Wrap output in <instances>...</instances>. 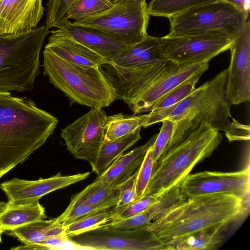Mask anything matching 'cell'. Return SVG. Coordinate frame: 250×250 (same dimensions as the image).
I'll return each instance as SVG.
<instances>
[{
	"label": "cell",
	"mask_w": 250,
	"mask_h": 250,
	"mask_svg": "<svg viewBox=\"0 0 250 250\" xmlns=\"http://www.w3.org/2000/svg\"><path fill=\"white\" fill-rule=\"evenodd\" d=\"M58 123L32 100L0 91V179L43 145Z\"/></svg>",
	"instance_id": "obj_1"
},
{
	"label": "cell",
	"mask_w": 250,
	"mask_h": 250,
	"mask_svg": "<svg viewBox=\"0 0 250 250\" xmlns=\"http://www.w3.org/2000/svg\"><path fill=\"white\" fill-rule=\"evenodd\" d=\"M249 206L250 196H197L175 206L152 221L148 228L165 242L213 228L224 229L246 215Z\"/></svg>",
	"instance_id": "obj_2"
},
{
	"label": "cell",
	"mask_w": 250,
	"mask_h": 250,
	"mask_svg": "<svg viewBox=\"0 0 250 250\" xmlns=\"http://www.w3.org/2000/svg\"><path fill=\"white\" fill-rule=\"evenodd\" d=\"M227 83L225 69L173 107L165 119L176 123L168 151L183 142L204 122L224 131L226 137L229 134L233 122L229 120L231 104L227 94Z\"/></svg>",
	"instance_id": "obj_3"
},
{
	"label": "cell",
	"mask_w": 250,
	"mask_h": 250,
	"mask_svg": "<svg viewBox=\"0 0 250 250\" xmlns=\"http://www.w3.org/2000/svg\"><path fill=\"white\" fill-rule=\"evenodd\" d=\"M43 56L44 74L65 94L71 104L102 108L116 100L115 90L100 66L75 63L46 48Z\"/></svg>",
	"instance_id": "obj_4"
},
{
	"label": "cell",
	"mask_w": 250,
	"mask_h": 250,
	"mask_svg": "<svg viewBox=\"0 0 250 250\" xmlns=\"http://www.w3.org/2000/svg\"><path fill=\"white\" fill-rule=\"evenodd\" d=\"M222 140L218 129L207 122L201 123L183 142L154 163L145 195L158 196L180 185L197 164L212 154Z\"/></svg>",
	"instance_id": "obj_5"
},
{
	"label": "cell",
	"mask_w": 250,
	"mask_h": 250,
	"mask_svg": "<svg viewBox=\"0 0 250 250\" xmlns=\"http://www.w3.org/2000/svg\"><path fill=\"white\" fill-rule=\"evenodd\" d=\"M49 28L43 25L18 34L0 33V91H31L40 73V53Z\"/></svg>",
	"instance_id": "obj_6"
},
{
	"label": "cell",
	"mask_w": 250,
	"mask_h": 250,
	"mask_svg": "<svg viewBox=\"0 0 250 250\" xmlns=\"http://www.w3.org/2000/svg\"><path fill=\"white\" fill-rule=\"evenodd\" d=\"M248 15L223 0L191 8L169 18V34L175 36L224 34L234 39Z\"/></svg>",
	"instance_id": "obj_7"
},
{
	"label": "cell",
	"mask_w": 250,
	"mask_h": 250,
	"mask_svg": "<svg viewBox=\"0 0 250 250\" xmlns=\"http://www.w3.org/2000/svg\"><path fill=\"white\" fill-rule=\"evenodd\" d=\"M149 18L146 0H126L72 23L100 31L129 46L141 42L148 35Z\"/></svg>",
	"instance_id": "obj_8"
},
{
	"label": "cell",
	"mask_w": 250,
	"mask_h": 250,
	"mask_svg": "<svg viewBox=\"0 0 250 250\" xmlns=\"http://www.w3.org/2000/svg\"><path fill=\"white\" fill-rule=\"evenodd\" d=\"M158 37L147 35L127 47L110 63L100 66L115 90L116 100L124 101L142 76L153 65L166 60Z\"/></svg>",
	"instance_id": "obj_9"
},
{
	"label": "cell",
	"mask_w": 250,
	"mask_h": 250,
	"mask_svg": "<svg viewBox=\"0 0 250 250\" xmlns=\"http://www.w3.org/2000/svg\"><path fill=\"white\" fill-rule=\"evenodd\" d=\"M164 58L177 64L208 62L230 48L233 39L223 34L175 36L168 34L158 37Z\"/></svg>",
	"instance_id": "obj_10"
},
{
	"label": "cell",
	"mask_w": 250,
	"mask_h": 250,
	"mask_svg": "<svg viewBox=\"0 0 250 250\" xmlns=\"http://www.w3.org/2000/svg\"><path fill=\"white\" fill-rule=\"evenodd\" d=\"M89 250H165L166 245L148 227L117 229L108 224L69 237Z\"/></svg>",
	"instance_id": "obj_11"
},
{
	"label": "cell",
	"mask_w": 250,
	"mask_h": 250,
	"mask_svg": "<svg viewBox=\"0 0 250 250\" xmlns=\"http://www.w3.org/2000/svg\"><path fill=\"white\" fill-rule=\"evenodd\" d=\"M107 115L101 108L90 110L62 130L61 136L67 150L77 159L91 165L104 139Z\"/></svg>",
	"instance_id": "obj_12"
},
{
	"label": "cell",
	"mask_w": 250,
	"mask_h": 250,
	"mask_svg": "<svg viewBox=\"0 0 250 250\" xmlns=\"http://www.w3.org/2000/svg\"><path fill=\"white\" fill-rule=\"evenodd\" d=\"M180 188L186 199L214 194L233 195L245 199L250 196V167L232 172L205 171L189 174L181 182Z\"/></svg>",
	"instance_id": "obj_13"
},
{
	"label": "cell",
	"mask_w": 250,
	"mask_h": 250,
	"mask_svg": "<svg viewBox=\"0 0 250 250\" xmlns=\"http://www.w3.org/2000/svg\"><path fill=\"white\" fill-rule=\"evenodd\" d=\"M227 69V94L231 105L250 100V20L233 40Z\"/></svg>",
	"instance_id": "obj_14"
},
{
	"label": "cell",
	"mask_w": 250,
	"mask_h": 250,
	"mask_svg": "<svg viewBox=\"0 0 250 250\" xmlns=\"http://www.w3.org/2000/svg\"><path fill=\"white\" fill-rule=\"evenodd\" d=\"M208 68V62L177 64L144 89L128 104L134 115L150 111L153 105L171 90L186 81L201 75Z\"/></svg>",
	"instance_id": "obj_15"
},
{
	"label": "cell",
	"mask_w": 250,
	"mask_h": 250,
	"mask_svg": "<svg viewBox=\"0 0 250 250\" xmlns=\"http://www.w3.org/2000/svg\"><path fill=\"white\" fill-rule=\"evenodd\" d=\"M90 172L71 175H62L59 172L51 177L37 180H26L14 178L0 184L8 202L13 204H25L39 201L43 196L86 179Z\"/></svg>",
	"instance_id": "obj_16"
},
{
	"label": "cell",
	"mask_w": 250,
	"mask_h": 250,
	"mask_svg": "<svg viewBox=\"0 0 250 250\" xmlns=\"http://www.w3.org/2000/svg\"><path fill=\"white\" fill-rule=\"evenodd\" d=\"M44 11L42 0H0V33L30 31L36 28Z\"/></svg>",
	"instance_id": "obj_17"
},
{
	"label": "cell",
	"mask_w": 250,
	"mask_h": 250,
	"mask_svg": "<svg viewBox=\"0 0 250 250\" xmlns=\"http://www.w3.org/2000/svg\"><path fill=\"white\" fill-rule=\"evenodd\" d=\"M58 29L102 56L108 63L112 62L128 46L97 30L75 25L69 20Z\"/></svg>",
	"instance_id": "obj_18"
},
{
	"label": "cell",
	"mask_w": 250,
	"mask_h": 250,
	"mask_svg": "<svg viewBox=\"0 0 250 250\" xmlns=\"http://www.w3.org/2000/svg\"><path fill=\"white\" fill-rule=\"evenodd\" d=\"M45 48L59 56L79 64L97 66L108 62L102 56L59 29L50 32Z\"/></svg>",
	"instance_id": "obj_19"
},
{
	"label": "cell",
	"mask_w": 250,
	"mask_h": 250,
	"mask_svg": "<svg viewBox=\"0 0 250 250\" xmlns=\"http://www.w3.org/2000/svg\"><path fill=\"white\" fill-rule=\"evenodd\" d=\"M157 134L145 145L119 156L97 179L115 187L128 179L141 165L146 152L153 145Z\"/></svg>",
	"instance_id": "obj_20"
},
{
	"label": "cell",
	"mask_w": 250,
	"mask_h": 250,
	"mask_svg": "<svg viewBox=\"0 0 250 250\" xmlns=\"http://www.w3.org/2000/svg\"><path fill=\"white\" fill-rule=\"evenodd\" d=\"M46 217L39 201L25 204L0 203V229L3 232Z\"/></svg>",
	"instance_id": "obj_21"
},
{
	"label": "cell",
	"mask_w": 250,
	"mask_h": 250,
	"mask_svg": "<svg viewBox=\"0 0 250 250\" xmlns=\"http://www.w3.org/2000/svg\"><path fill=\"white\" fill-rule=\"evenodd\" d=\"M200 77L197 76L186 81L156 102L151 107L143 127H147L165 119L176 104L196 89L195 86Z\"/></svg>",
	"instance_id": "obj_22"
},
{
	"label": "cell",
	"mask_w": 250,
	"mask_h": 250,
	"mask_svg": "<svg viewBox=\"0 0 250 250\" xmlns=\"http://www.w3.org/2000/svg\"><path fill=\"white\" fill-rule=\"evenodd\" d=\"M141 128L126 136L112 141L104 139L94 161L90 165L98 176L125 151L141 139Z\"/></svg>",
	"instance_id": "obj_23"
},
{
	"label": "cell",
	"mask_w": 250,
	"mask_h": 250,
	"mask_svg": "<svg viewBox=\"0 0 250 250\" xmlns=\"http://www.w3.org/2000/svg\"><path fill=\"white\" fill-rule=\"evenodd\" d=\"M222 229L213 228L163 243L168 250H214L224 240Z\"/></svg>",
	"instance_id": "obj_24"
},
{
	"label": "cell",
	"mask_w": 250,
	"mask_h": 250,
	"mask_svg": "<svg viewBox=\"0 0 250 250\" xmlns=\"http://www.w3.org/2000/svg\"><path fill=\"white\" fill-rule=\"evenodd\" d=\"M148 117V114L128 115L122 113L107 116L104 139L112 141L128 135L144 127Z\"/></svg>",
	"instance_id": "obj_25"
},
{
	"label": "cell",
	"mask_w": 250,
	"mask_h": 250,
	"mask_svg": "<svg viewBox=\"0 0 250 250\" xmlns=\"http://www.w3.org/2000/svg\"><path fill=\"white\" fill-rule=\"evenodd\" d=\"M77 195L87 203L107 208L114 207L119 200V190L97 179Z\"/></svg>",
	"instance_id": "obj_26"
},
{
	"label": "cell",
	"mask_w": 250,
	"mask_h": 250,
	"mask_svg": "<svg viewBox=\"0 0 250 250\" xmlns=\"http://www.w3.org/2000/svg\"><path fill=\"white\" fill-rule=\"evenodd\" d=\"M221 0H151L147 4L150 16L169 18L186 10Z\"/></svg>",
	"instance_id": "obj_27"
},
{
	"label": "cell",
	"mask_w": 250,
	"mask_h": 250,
	"mask_svg": "<svg viewBox=\"0 0 250 250\" xmlns=\"http://www.w3.org/2000/svg\"><path fill=\"white\" fill-rule=\"evenodd\" d=\"M114 213L112 208L88 215L64 226V232L71 237L94 229L112 222Z\"/></svg>",
	"instance_id": "obj_28"
},
{
	"label": "cell",
	"mask_w": 250,
	"mask_h": 250,
	"mask_svg": "<svg viewBox=\"0 0 250 250\" xmlns=\"http://www.w3.org/2000/svg\"><path fill=\"white\" fill-rule=\"evenodd\" d=\"M55 219L33 222L8 231V234L17 238L24 245L34 244L48 237V231Z\"/></svg>",
	"instance_id": "obj_29"
},
{
	"label": "cell",
	"mask_w": 250,
	"mask_h": 250,
	"mask_svg": "<svg viewBox=\"0 0 250 250\" xmlns=\"http://www.w3.org/2000/svg\"><path fill=\"white\" fill-rule=\"evenodd\" d=\"M109 209L91 205L81 198L77 194L72 197L67 208L61 215L56 218V220L64 227L88 215Z\"/></svg>",
	"instance_id": "obj_30"
},
{
	"label": "cell",
	"mask_w": 250,
	"mask_h": 250,
	"mask_svg": "<svg viewBox=\"0 0 250 250\" xmlns=\"http://www.w3.org/2000/svg\"><path fill=\"white\" fill-rule=\"evenodd\" d=\"M113 4L110 0H76L67 10L64 20L80 21L101 13Z\"/></svg>",
	"instance_id": "obj_31"
},
{
	"label": "cell",
	"mask_w": 250,
	"mask_h": 250,
	"mask_svg": "<svg viewBox=\"0 0 250 250\" xmlns=\"http://www.w3.org/2000/svg\"><path fill=\"white\" fill-rule=\"evenodd\" d=\"M14 250H89L75 242L65 233L49 237L38 243L13 248Z\"/></svg>",
	"instance_id": "obj_32"
},
{
	"label": "cell",
	"mask_w": 250,
	"mask_h": 250,
	"mask_svg": "<svg viewBox=\"0 0 250 250\" xmlns=\"http://www.w3.org/2000/svg\"><path fill=\"white\" fill-rule=\"evenodd\" d=\"M152 146V155L154 163L158 161L167 152L174 131L175 122L165 119Z\"/></svg>",
	"instance_id": "obj_33"
},
{
	"label": "cell",
	"mask_w": 250,
	"mask_h": 250,
	"mask_svg": "<svg viewBox=\"0 0 250 250\" xmlns=\"http://www.w3.org/2000/svg\"><path fill=\"white\" fill-rule=\"evenodd\" d=\"M76 0H48L46 3L45 25L59 28L65 21V15Z\"/></svg>",
	"instance_id": "obj_34"
},
{
	"label": "cell",
	"mask_w": 250,
	"mask_h": 250,
	"mask_svg": "<svg viewBox=\"0 0 250 250\" xmlns=\"http://www.w3.org/2000/svg\"><path fill=\"white\" fill-rule=\"evenodd\" d=\"M152 146L146 153L139 168L136 178L135 190L137 196L139 199L145 195L152 175L154 165L152 155Z\"/></svg>",
	"instance_id": "obj_35"
},
{
	"label": "cell",
	"mask_w": 250,
	"mask_h": 250,
	"mask_svg": "<svg viewBox=\"0 0 250 250\" xmlns=\"http://www.w3.org/2000/svg\"><path fill=\"white\" fill-rule=\"evenodd\" d=\"M139 168L128 179L116 186L119 190V197L116 205L113 208L115 211L121 210L139 199L135 190Z\"/></svg>",
	"instance_id": "obj_36"
},
{
	"label": "cell",
	"mask_w": 250,
	"mask_h": 250,
	"mask_svg": "<svg viewBox=\"0 0 250 250\" xmlns=\"http://www.w3.org/2000/svg\"><path fill=\"white\" fill-rule=\"evenodd\" d=\"M160 195H145L121 210L115 211L113 208L114 213L112 222L128 218L143 212L154 204Z\"/></svg>",
	"instance_id": "obj_37"
},
{
	"label": "cell",
	"mask_w": 250,
	"mask_h": 250,
	"mask_svg": "<svg viewBox=\"0 0 250 250\" xmlns=\"http://www.w3.org/2000/svg\"><path fill=\"white\" fill-rule=\"evenodd\" d=\"M232 128L227 137L229 142L250 140V126L242 124L232 119Z\"/></svg>",
	"instance_id": "obj_38"
},
{
	"label": "cell",
	"mask_w": 250,
	"mask_h": 250,
	"mask_svg": "<svg viewBox=\"0 0 250 250\" xmlns=\"http://www.w3.org/2000/svg\"><path fill=\"white\" fill-rule=\"evenodd\" d=\"M249 15L250 9V0H223Z\"/></svg>",
	"instance_id": "obj_39"
},
{
	"label": "cell",
	"mask_w": 250,
	"mask_h": 250,
	"mask_svg": "<svg viewBox=\"0 0 250 250\" xmlns=\"http://www.w3.org/2000/svg\"><path fill=\"white\" fill-rule=\"evenodd\" d=\"M113 3H115L119 2L125 1L126 0H110Z\"/></svg>",
	"instance_id": "obj_40"
},
{
	"label": "cell",
	"mask_w": 250,
	"mask_h": 250,
	"mask_svg": "<svg viewBox=\"0 0 250 250\" xmlns=\"http://www.w3.org/2000/svg\"><path fill=\"white\" fill-rule=\"evenodd\" d=\"M3 231L0 229V243L1 242V235Z\"/></svg>",
	"instance_id": "obj_41"
}]
</instances>
